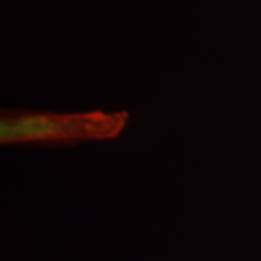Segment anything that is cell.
Returning a JSON list of instances; mask_svg holds the SVG:
<instances>
[{"label": "cell", "instance_id": "6da1fadb", "mask_svg": "<svg viewBox=\"0 0 261 261\" xmlns=\"http://www.w3.org/2000/svg\"><path fill=\"white\" fill-rule=\"evenodd\" d=\"M129 121L128 112L89 111L77 113L2 111L0 142L12 144H77L119 137Z\"/></svg>", "mask_w": 261, "mask_h": 261}]
</instances>
